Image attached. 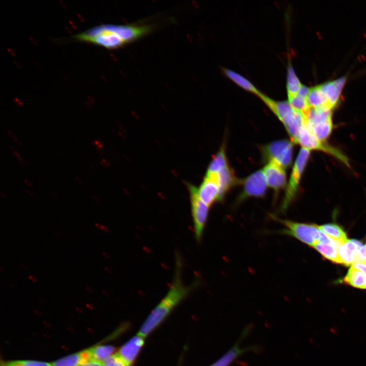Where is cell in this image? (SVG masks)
<instances>
[{"label":"cell","instance_id":"cell-1","mask_svg":"<svg viewBox=\"0 0 366 366\" xmlns=\"http://www.w3.org/2000/svg\"><path fill=\"white\" fill-rule=\"evenodd\" d=\"M153 28L149 24H103L76 34L71 38L76 41L114 50L147 36Z\"/></svg>","mask_w":366,"mask_h":366},{"label":"cell","instance_id":"cell-2","mask_svg":"<svg viewBox=\"0 0 366 366\" xmlns=\"http://www.w3.org/2000/svg\"><path fill=\"white\" fill-rule=\"evenodd\" d=\"M182 269V260L177 255L175 258L174 274L169 290L142 325L138 333L140 336L144 338L147 337L194 288V284L186 285L183 283Z\"/></svg>","mask_w":366,"mask_h":366},{"label":"cell","instance_id":"cell-3","mask_svg":"<svg viewBox=\"0 0 366 366\" xmlns=\"http://www.w3.org/2000/svg\"><path fill=\"white\" fill-rule=\"evenodd\" d=\"M270 216L272 219L284 226V228L281 230L279 233L292 236L312 247L319 243L321 233L319 226L282 219L274 215Z\"/></svg>","mask_w":366,"mask_h":366},{"label":"cell","instance_id":"cell-4","mask_svg":"<svg viewBox=\"0 0 366 366\" xmlns=\"http://www.w3.org/2000/svg\"><path fill=\"white\" fill-rule=\"evenodd\" d=\"M296 143L299 144L302 147L309 150H317L326 152L336 158L347 167H350L348 157L342 151L324 142L318 140L315 137L309 127L306 120L299 129Z\"/></svg>","mask_w":366,"mask_h":366},{"label":"cell","instance_id":"cell-5","mask_svg":"<svg viewBox=\"0 0 366 366\" xmlns=\"http://www.w3.org/2000/svg\"><path fill=\"white\" fill-rule=\"evenodd\" d=\"M293 142L288 140H277L261 147L265 161L274 162L284 169L290 167L292 162Z\"/></svg>","mask_w":366,"mask_h":366},{"label":"cell","instance_id":"cell-6","mask_svg":"<svg viewBox=\"0 0 366 366\" xmlns=\"http://www.w3.org/2000/svg\"><path fill=\"white\" fill-rule=\"evenodd\" d=\"M310 156V150L302 147L294 163L281 209L285 211L295 197L301 176Z\"/></svg>","mask_w":366,"mask_h":366},{"label":"cell","instance_id":"cell-7","mask_svg":"<svg viewBox=\"0 0 366 366\" xmlns=\"http://www.w3.org/2000/svg\"><path fill=\"white\" fill-rule=\"evenodd\" d=\"M188 187L190 193L195 236L196 239L200 241L207 220L209 206L200 199L198 195V189L195 187L189 184Z\"/></svg>","mask_w":366,"mask_h":366},{"label":"cell","instance_id":"cell-8","mask_svg":"<svg viewBox=\"0 0 366 366\" xmlns=\"http://www.w3.org/2000/svg\"><path fill=\"white\" fill-rule=\"evenodd\" d=\"M240 184L243 185V189L237 198V203L251 197H262L265 194L267 185L262 170L241 179Z\"/></svg>","mask_w":366,"mask_h":366},{"label":"cell","instance_id":"cell-9","mask_svg":"<svg viewBox=\"0 0 366 366\" xmlns=\"http://www.w3.org/2000/svg\"><path fill=\"white\" fill-rule=\"evenodd\" d=\"M288 130L294 123L297 111L294 110L288 101H276L261 94L259 97Z\"/></svg>","mask_w":366,"mask_h":366},{"label":"cell","instance_id":"cell-10","mask_svg":"<svg viewBox=\"0 0 366 366\" xmlns=\"http://www.w3.org/2000/svg\"><path fill=\"white\" fill-rule=\"evenodd\" d=\"M219 193L218 173H206L204 180L198 190L200 199L210 207L218 201Z\"/></svg>","mask_w":366,"mask_h":366},{"label":"cell","instance_id":"cell-11","mask_svg":"<svg viewBox=\"0 0 366 366\" xmlns=\"http://www.w3.org/2000/svg\"><path fill=\"white\" fill-rule=\"evenodd\" d=\"M267 185L276 193L284 188L286 184V174L285 169L277 164L268 162L263 168Z\"/></svg>","mask_w":366,"mask_h":366},{"label":"cell","instance_id":"cell-12","mask_svg":"<svg viewBox=\"0 0 366 366\" xmlns=\"http://www.w3.org/2000/svg\"><path fill=\"white\" fill-rule=\"evenodd\" d=\"M144 338L137 334L130 339L119 349L117 354L128 366H131L136 359L144 345Z\"/></svg>","mask_w":366,"mask_h":366},{"label":"cell","instance_id":"cell-13","mask_svg":"<svg viewBox=\"0 0 366 366\" xmlns=\"http://www.w3.org/2000/svg\"><path fill=\"white\" fill-rule=\"evenodd\" d=\"M362 246L360 241L355 239L349 240L341 245L338 249L340 264L350 265L360 263L359 251Z\"/></svg>","mask_w":366,"mask_h":366},{"label":"cell","instance_id":"cell-14","mask_svg":"<svg viewBox=\"0 0 366 366\" xmlns=\"http://www.w3.org/2000/svg\"><path fill=\"white\" fill-rule=\"evenodd\" d=\"M346 82V78L341 77L333 81L325 83L319 86L326 98L328 105L332 109L337 105L342 89Z\"/></svg>","mask_w":366,"mask_h":366},{"label":"cell","instance_id":"cell-15","mask_svg":"<svg viewBox=\"0 0 366 366\" xmlns=\"http://www.w3.org/2000/svg\"><path fill=\"white\" fill-rule=\"evenodd\" d=\"M219 193L218 201L223 200L227 192L233 186L240 184L241 179L236 178L233 170L228 166L218 173Z\"/></svg>","mask_w":366,"mask_h":366},{"label":"cell","instance_id":"cell-16","mask_svg":"<svg viewBox=\"0 0 366 366\" xmlns=\"http://www.w3.org/2000/svg\"><path fill=\"white\" fill-rule=\"evenodd\" d=\"M93 361L89 349L74 353L51 362L52 366H80Z\"/></svg>","mask_w":366,"mask_h":366},{"label":"cell","instance_id":"cell-17","mask_svg":"<svg viewBox=\"0 0 366 366\" xmlns=\"http://www.w3.org/2000/svg\"><path fill=\"white\" fill-rule=\"evenodd\" d=\"M320 229L332 240L343 245L349 240L346 232L339 225L329 223L319 226Z\"/></svg>","mask_w":366,"mask_h":366},{"label":"cell","instance_id":"cell-18","mask_svg":"<svg viewBox=\"0 0 366 366\" xmlns=\"http://www.w3.org/2000/svg\"><path fill=\"white\" fill-rule=\"evenodd\" d=\"M307 123L315 137L322 142L329 136L333 129L332 118L313 125H309L307 121Z\"/></svg>","mask_w":366,"mask_h":366},{"label":"cell","instance_id":"cell-19","mask_svg":"<svg viewBox=\"0 0 366 366\" xmlns=\"http://www.w3.org/2000/svg\"><path fill=\"white\" fill-rule=\"evenodd\" d=\"M343 282L354 287L364 289L365 278L361 270L352 265L343 279Z\"/></svg>","mask_w":366,"mask_h":366},{"label":"cell","instance_id":"cell-20","mask_svg":"<svg viewBox=\"0 0 366 366\" xmlns=\"http://www.w3.org/2000/svg\"><path fill=\"white\" fill-rule=\"evenodd\" d=\"M228 166H229L225 152V145L223 143L210 162L206 173H219Z\"/></svg>","mask_w":366,"mask_h":366},{"label":"cell","instance_id":"cell-21","mask_svg":"<svg viewBox=\"0 0 366 366\" xmlns=\"http://www.w3.org/2000/svg\"><path fill=\"white\" fill-rule=\"evenodd\" d=\"M224 71L230 79L245 89L258 97L262 94L249 80L242 75L228 69H224Z\"/></svg>","mask_w":366,"mask_h":366},{"label":"cell","instance_id":"cell-22","mask_svg":"<svg viewBox=\"0 0 366 366\" xmlns=\"http://www.w3.org/2000/svg\"><path fill=\"white\" fill-rule=\"evenodd\" d=\"M307 100L310 108L316 109L325 106L329 107L327 101L319 86L310 88Z\"/></svg>","mask_w":366,"mask_h":366},{"label":"cell","instance_id":"cell-23","mask_svg":"<svg viewBox=\"0 0 366 366\" xmlns=\"http://www.w3.org/2000/svg\"><path fill=\"white\" fill-rule=\"evenodd\" d=\"M340 246L319 243L314 246L325 258L334 263L340 264L338 249Z\"/></svg>","mask_w":366,"mask_h":366},{"label":"cell","instance_id":"cell-24","mask_svg":"<svg viewBox=\"0 0 366 366\" xmlns=\"http://www.w3.org/2000/svg\"><path fill=\"white\" fill-rule=\"evenodd\" d=\"M93 361L102 362L113 354L115 348L111 345H99L89 348Z\"/></svg>","mask_w":366,"mask_h":366},{"label":"cell","instance_id":"cell-25","mask_svg":"<svg viewBox=\"0 0 366 366\" xmlns=\"http://www.w3.org/2000/svg\"><path fill=\"white\" fill-rule=\"evenodd\" d=\"M301 85V83L296 75L291 64H289L287 74V90L288 97L297 95Z\"/></svg>","mask_w":366,"mask_h":366},{"label":"cell","instance_id":"cell-26","mask_svg":"<svg viewBox=\"0 0 366 366\" xmlns=\"http://www.w3.org/2000/svg\"><path fill=\"white\" fill-rule=\"evenodd\" d=\"M247 350L246 349L240 348L238 345H235L210 366H228L237 357Z\"/></svg>","mask_w":366,"mask_h":366},{"label":"cell","instance_id":"cell-27","mask_svg":"<svg viewBox=\"0 0 366 366\" xmlns=\"http://www.w3.org/2000/svg\"><path fill=\"white\" fill-rule=\"evenodd\" d=\"M288 102L294 110L300 112L307 119L310 110L307 99L296 95L288 97Z\"/></svg>","mask_w":366,"mask_h":366},{"label":"cell","instance_id":"cell-28","mask_svg":"<svg viewBox=\"0 0 366 366\" xmlns=\"http://www.w3.org/2000/svg\"><path fill=\"white\" fill-rule=\"evenodd\" d=\"M1 366H52L51 363L34 360H14L4 362Z\"/></svg>","mask_w":366,"mask_h":366},{"label":"cell","instance_id":"cell-29","mask_svg":"<svg viewBox=\"0 0 366 366\" xmlns=\"http://www.w3.org/2000/svg\"><path fill=\"white\" fill-rule=\"evenodd\" d=\"M101 363L102 366H128L117 353L112 354Z\"/></svg>","mask_w":366,"mask_h":366},{"label":"cell","instance_id":"cell-30","mask_svg":"<svg viewBox=\"0 0 366 366\" xmlns=\"http://www.w3.org/2000/svg\"><path fill=\"white\" fill-rule=\"evenodd\" d=\"M310 90V88H309L308 87L304 85L301 84L297 93V95L302 98L307 99Z\"/></svg>","mask_w":366,"mask_h":366},{"label":"cell","instance_id":"cell-31","mask_svg":"<svg viewBox=\"0 0 366 366\" xmlns=\"http://www.w3.org/2000/svg\"><path fill=\"white\" fill-rule=\"evenodd\" d=\"M9 147L12 153L16 157L18 162L22 165H25V162L23 160V158L21 157V155L19 154V153L17 150H16L12 146H9Z\"/></svg>","mask_w":366,"mask_h":366},{"label":"cell","instance_id":"cell-32","mask_svg":"<svg viewBox=\"0 0 366 366\" xmlns=\"http://www.w3.org/2000/svg\"><path fill=\"white\" fill-rule=\"evenodd\" d=\"M356 268L361 270L364 274L365 278V282L364 289H366V264L364 263H356L353 265Z\"/></svg>","mask_w":366,"mask_h":366},{"label":"cell","instance_id":"cell-33","mask_svg":"<svg viewBox=\"0 0 366 366\" xmlns=\"http://www.w3.org/2000/svg\"><path fill=\"white\" fill-rule=\"evenodd\" d=\"M359 256L360 258V263L366 262V245L363 246L359 251Z\"/></svg>","mask_w":366,"mask_h":366},{"label":"cell","instance_id":"cell-34","mask_svg":"<svg viewBox=\"0 0 366 366\" xmlns=\"http://www.w3.org/2000/svg\"><path fill=\"white\" fill-rule=\"evenodd\" d=\"M7 132L9 136L12 138L15 142H16L19 145L22 144L21 141L18 139L16 135L13 132L8 130Z\"/></svg>","mask_w":366,"mask_h":366},{"label":"cell","instance_id":"cell-35","mask_svg":"<svg viewBox=\"0 0 366 366\" xmlns=\"http://www.w3.org/2000/svg\"><path fill=\"white\" fill-rule=\"evenodd\" d=\"M80 366H102V363L96 361H91Z\"/></svg>","mask_w":366,"mask_h":366},{"label":"cell","instance_id":"cell-36","mask_svg":"<svg viewBox=\"0 0 366 366\" xmlns=\"http://www.w3.org/2000/svg\"><path fill=\"white\" fill-rule=\"evenodd\" d=\"M93 144L96 146L98 150H99V148H102V145L100 144V142L98 140H96L93 142Z\"/></svg>","mask_w":366,"mask_h":366},{"label":"cell","instance_id":"cell-37","mask_svg":"<svg viewBox=\"0 0 366 366\" xmlns=\"http://www.w3.org/2000/svg\"><path fill=\"white\" fill-rule=\"evenodd\" d=\"M28 278L34 283H36L38 281L37 278L34 276L29 275Z\"/></svg>","mask_w":366,"mask_h":366},{"label":"cell","instance_id":"cell-38","mask_svg":"<svg viewBox=\"0 0 366 366\" xmlns=\"http://www.w3.org/2000/svg\"><path fill=\"white\" fill-rule=\"evenodd\" d=\"M24 181L27 186H28L29 187H31L33 186V184H32V182L29 179H24Z\"/></svg>","mask_w":366,"mask_h":366},{"label":"cell","instance_id":"cell-39","mask_svg":"<svg viewBox=\"0 0 366 366\" xmlns=\"http://www.w3.org/2000/svg\"><path fill=\"white\" fill-rule=\"evenodd\" d=\"M85 288H86L87 291H88V292H93V288L90 285L86 284Z\"/></svg>","mask_w":366,"mask_h":366},{"label":"cell","instance_id":"cell-40","mask_svg":"<svg viewBox=\"0 0 366 366\" xmlns=\"http://www.w3.org/2000/svg\"><path fill=\"white\" fill-rule=\"evenodd\" d=\"M26 192L29 196H33L34 195V193H33V192H32V191H30V190H27V189H26Z\"/></svg>","mask_w":366,"mask_h":366},{"label":"cell","instance_id":"cell-41","mask_svg":"<svg viewBox=\"0 0 366 366\" xmlns=\"http://www.w3.org/2000/svg\"><path fill=\"white\" fill-rule=\"evenodd\" d=\"M75 178H76V180H77L79 184H83V181H82V180L81 179H80L79 177L76 176V177H75Z\"/></svg>","mask_w":366,"mask_h":366},{"label":"cell","instance_id":"cell-42","mask_svg":"<svg viewBox=\"0 0 366 366\" xmlns=\"http://www.w3.org/2000/svg\"><path fill=\"white\" fill-rule=\"evenodd\" d=\"M0 194H1V196L2 198H6V194H5L4 192H3V191H0Z\"/></svg>","mask_w":366,"mask_h":366},{"label":"cell","instance_id":"cell-43","mask_svg":"<svg viewBox=\"0 0 366 366\" xmlns=\"http://www.w3.org/2000/svg\"><path fill=\"white\" fill-rule=\"evenodd\" d=\"M20 266H21L23 269H26L27 267H25V266H24V264H20Z\"/></svg>","mask_w":366,"mask_h":366},{"label":"cell","instance_id":"cell-44","mask_svg":"<svg viewBox=\"0 0 366 366\" xmlns=\"http://www.w3.org/2000/svg\"><path fill=\"white\" fill-rule=\"evenodd\" d=\"M363 263H364L366 264V262H363Z\"/></svg>","mask_w":366,"mask_h":366}]
</instances>
